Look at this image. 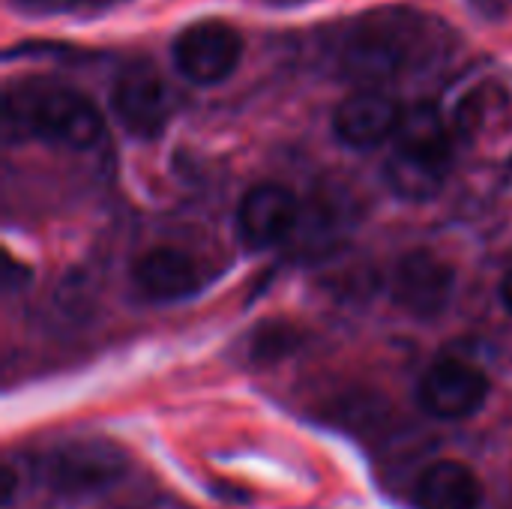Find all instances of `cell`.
I'll return each instance as SVG.
<instances>
[{
    "label": "cell",
    "instance_id": "1",
    "mask_svg": "<svg viewBox=\"0 0 512 509\" xmlns=\"http://www.w3.org/2000/svg\"><path fill=\"white\" fill-rule=\"evenodd\" d=\"M432 21L414 9H375L348 21L333 42L336 72L360 87H378L402 75L429 51Z\"/></svg>",
    "mask_w": 512,
    "mask_h": 509
},
{
    "label": "cell",
    "instance_id": "2",
    "mask_svg": "<svg viewBox=\"0 0 512 509\" xmlns=\"http://www.w3.org/2000/svg\"><path fill=\"white\" fill-rule=\"evenodd\" d=\"M3 126L9 138H39L72 150L96 147L105 132L99 108L81 90L42 78L6 90Z\"/></svg>",
    "mask_w": 512,
    "mask_h": 509
},
{
    "label": "cell",
    "instance_id": "3",
    "mask_svg": "<svg viewBox=\"0 0 512 509\" xmlns=\"http://www.w3.org/2000/svg\"><path fill=\"white\" fill-rule=\"evenodd\" d=\"M453 147L441 114L420 102L414 105L396 132V144L387 156V186L405 201H432L450 174Z\"/></svg>",
    "mask_w": 512,
    "mask_h": 509
},
{
    "label": "cell",
    "instance_id": "4",
    "mask_svg": "<svg viewBox=\"0 0 512 509\" xmlns=\"http://www.w3.org/2000/svg\"><path fill=\"white\" fill-rule=\"evenodd\" d=\"M129 468L126 453L105 438H78L42 459V480L57 495H93L114 486Z\"/></svg>",
    "mask_w": 512,
    "mask_h": 509
},
{
    "label": "cell",
    "instance_id": "5",
    "mask_svg": "<svg viewBox=\"0 0 512 509\" xmlns=\"http://www.w3.org/2000/svg\"><path fill=\"white\" fill-rule=\"evenodd\" d=\"M171 57L186 81L198 87H210L225 81L237 69L243 57V36L228 21L204 18L183 27L174 36Z\"/></svg>",
    "mask_w": 512,
    "mask_h": 509
},
{
    "label": "cell",
    "instance_id": "6",
    "mask_svg": "<svg viewBox=\"0 0 512 509\" xmlns=\"http://www.w3.org/2000/svg\"><path fill=\"white\" fill-rule=\"evenodd\" d=\"M456 270L432 252H408L396 261L390 276L393 303L414 318H438L453 303Z\"/></svg>",
    "mask_w": 512,
    "mask_h": 509
},
{
    "label": "cell",
    "instance_id": "7",
    "mask_svg": "<svg viewBox=\"0 0 512 509\" xmlns=\"http://www.w3.org/2000/svg\"><path fill=\"white\" fill-rule=\"evenodd\" d=\"M489 378L465 360H438L417 387L420 408L435 420H468L489 402Z\"/></svg>",
    "mask_w": 512,
    "mask_h": 509
},
{
    "label": "cell",
    "instance_id": "8",
    "mask_svg": "<svg viewBox=\"0 0 512 509\" xmlns=\"http://www.w3.org/2000/svg\"><path fill=\"white\" fill-rule=\"evenodd\" d=\"M171 108L174 102L168 84L147 63L123 69L111 87V111L120 126L135 138H156L168 126Z\"/></svg>",
    "mask_w": 512,
    "mask_h": 509
},
{
    "label": "cell",
    "instance_id": "9",
    "mask_svg": "<svg viewBox=\"0 0 512 509\" xmlns=\"http://www.w3.org/2000/svg\"><path fill=\"white\" fill-rule=\"evenodd\" d=\"M303 210L297 195L282 183L252 186L237 207V234L249 249H270L300 228Z\"/></svg>",
    "mask_w": 512,
    "mask_h": 509
},
{
    "label": "cell",
    "instance_id": "10",
    "mask_svg": "<svg viewBox=\"0 0 512 509\" xmlns=\"http://www.w3.org/2000/svg\"><path fill=\"white\" fill-rule=\"evenodd\" d=\"M402 108L393 96L378 87H363L339 102L333 114V132L342 144L354 150H369L396 138L402 126Z\"/></svg>",
    "mask_w": 512,
    "mask_h": 509
},
{
    "label": "cell",
    "instance_id": "11",
    "mask_svg": "<svg viewBox=\"0 0 512 509\" xmlns=\"http://www.w3.org/2000/svg\"><path fill=\"white\" fill-rule=\"evenodd\" d=\"M132 282L147 300L171 303V300L192 297L204 285V270L189 252L174 246H159L135 261Z\"/></svg>",
    "mask_w": 512,
    "mask_h": 509
},
{
    "label": "cell",
    "instance_id": "12",
    "mask_svg": "<svg viewBox=\"0 0 512 509\" xmlns=\"http://www.w3.org/2000/svg\"><path fill=\"white\" fill-rule=\"evenodd\" d=\"M483 483L462 462H435L414 483L417 509H480Z\"/></svg>",
    "mask_w": 512,
    "mask_h": 509
},
{
    "label": "cell",
    "instance_id": "13",
    "mask_svg": "<svg viewBox=\"0 0 512 509\" xmlns=\"http://www.w3.org/2000/svg\"><path fill=\"white\" fill-rule=\"evenodd\" d=\"M300 345V333L288 324H267L258 330V339L252 342V357L261 363L279 360L285 354H291Z\"/></svg>",
    "mask_w": 512,
    "mask_h": 509
},
{
    "label": "cell",
    "instance_id": "14",
    "mask_svg": "<svg viewBox=\"0 0 512 509\" xmlns=\"http://www.w3.org/2000/svg\"><path fill=\"white\" fill-rule=\"evenodd\" d=\"M21 6L27 9H63V6H72V3H81V0H18Z\"/></svg>",
    "mask_w": 512,
    "mask_h": 509
},
{
    "label": "cell",
    "instance_id": "15",
    "mask_svg": "<svg viewBox=\"0 0 512 509\" xmlns=\"http://www.w3.org/2000/svg\"><path fill=\"white\" fill-rule=\"evenodd\" d=\"M501 303L512 312V270L501 279Z\"/></svg>",
    "mask_w": 512,
    "mask_h": 509
},
{
    "label": "cell",
    "instance_id": "16",
    "mask_svg": "<svg viewBox=\"0 0 512 509\" xmlns=\"http://www.w3.org/2000/svg\"><path fill=\"white\" fill-rule=\"evenodd\" d=\"M270 6H279V9H288V6H303V3H309V0H267Z\"/></svg>",
    "mask_w": 512,
    "mask_h": 509
},
{
    "label": "cell",
    "instance_id": "17",
    "mask_svg": "<svg viewBox=\"0 0 512 509\" xmlns=\"http://www.w3.org/2000/svg\"><path fill=\"white\" fill-rule=\"evenodd\" d=\"M90 3H96V0H90Z\"/></svg>",
    "mask_w": 512,
    "mask_h": 509
}]
</instances>
